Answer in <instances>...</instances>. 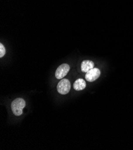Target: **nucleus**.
Segmentation results:
<instances>
[{
	"mask_svg": "<svg viewBox=\"0 0 133 150\" xmlns=\"http://www.w3.org/2000/svg\"><path fill=\"white\" fill-rule=\"evenodd\" d=\"M94 64L93 61H84L81 64V71L83 72H87L91 69L94 68Z\"/></svg>",
	"mask_w": 133,
	"mask_h": 150,
	"instance_id": "39448f33",
	"label": "nucleus"
},
{
	"mask_svg": "<svg viewBox=\"0 0 133 150\" xmlns=\"http://www.w3.org/2000/svg\"><path fill=\"white\" fill-rule=\"evenodd\" d=\"M86 87V83L84 80L78 79L73 83V88L77 91H80L84 90Z\"/></svg>",
	"mask_w": 133,
	"mask_h": 150,
	"instance_id": "423d86ee",
	"label": "nucleus"
},
{
	"mask_svg": "<svg viewBox=\"0 0 133 150\" xmlns=\"http://www.w3.org/2000/svg\"><path fill=\"white\" fill-rule=\"evenodd\" d=\"M70 87V82L68 79H63L58 83L57 90L60 94L66 95L69 92Z\"/></svg>",
	"mask_w": 133,
	"mask_h": 150,
	"instance_id": "f03ea898",
	"label": "nucleus"
},
{
	"mask_svg": "<svg viewBox=\"0 0 133 150\" xmlns=\"http://www.w3.org/2000/svg\"><path fill=\"white\" fill-rule=\"evenodd\" d=\"M100 73L99 69L94 68L87 72L85 75V79L89 82L94 81L100 77Z\"/></svg>",
	"mask_w": 133,
	"mask_h": 150,
	"instance_id": "20e7f679",
	"label": "nucleus"
},
{
	"mask_svg": "<svg viewBox=\"0 0 133 150\" xmlns=\"http://www.w3.org/2000/svg\"><path fill=\"white\" fill-rule=\"evenodd\" d=\"M26 105V102L22 98H17L11 103V107L13 114L19 116L23 113V109Z\"/></svg>",
	"mask_w": 133,
	"mask_h": 150,
	"instance_id": "f257e3e1",
	"label": "nucleus"
},
{
	"mask_svg": "<svg viewBox=\"0 0 133 150\" xmlns=\"http://www.w3.org/2000/svg\"><path fill=\"white\" fill-rule=\"evenodd\" d=\"M70 70V67L67 64H63L59 66L56 71L55 76L57 79H63Z\"/></svg>",
	"mask_w": 133,
	"mask_h": 150,
	"instance_id": "7ed1b4c3",
	"label": "nucleus"
},
{
	"mask_svg": "<svg viewBox=\"0 0 133 150\" xmlns=\"http://www.w3.org/2000/svg\"><path fill=\"white\" fill-rule=\"evenodd\" d=\"M6 53V49L3 44H0V57H3Z\"/></svg>",
	"mask_w": 133,
	"mask_h": 150,
	"instance_id": "0eeeda50",
	"label": "nucleus"
}]
</instances>
